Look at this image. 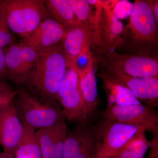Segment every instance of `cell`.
<instances>
[{
	"instance_id": "obj_30",
	"label": "cell",
	"mask_w": 158,
	"mask_h": 158,
	"mask_svg": "<svg viewBox=\"0 0 158 158\" xmlns=\"http://www.w3.org/2000/svg\"><path fill=\"white\" fill-rule=\"evenodd\" d=\"M12 157L6 152L0 153V158H12Z\"/></svg>"
},
{
	"instance_id": "obj_14",
	"label": "cell",
	"mask_w": 158,
	"mask_h": 158,
	"mask_svg": "<svg viewBox=\"0 0 158 158\" xmlns=\"http://www.w3.org/2000/svg\"><path fill=\"white\" fill-rule=\"evenodd\" d=\"M23 128V125L12 102L0 114V145L4 152L12 156L14 154Z\"/></svg>"
},
{
	"instance_id": "obj_26",
	"label": "cell",
	"mask_w": 158,
	"mask_h": 158,
	"mask_svg": "<svg viewBox=\"0 0 158 158\" xmlns=\"http://www.w3.org/2000/svg\"><path fill=\"white\" fill-rule=\"evenodd\" d=\"M7 77L6 58L4 49L0 48V78Z\"/></svg>"
},
{
	"instance_id": "obj_23",
	"label": "cell",
	"mask_w": 158,
	"mask_h": 158,
	"mask_svg": "<svg viewBox=\"0 0 158 158\" xmlns=\"http://www.w3.org/2000/svg\"><path fill=\"white\" fill-rule=\"evenodd\" d=\"M68 130L67 125L66 123L64 122L55 141L53 149V158H64V147Z\"/></svg>"
},
{
	"instance_id": "obj_16",
	"label": "cell",
	"mask_w": 158,
	"mask_h": 158,
	"mask_svg": "<svg viewBox=\"0 0 158 158\" xmlns=\"http://www.w3.org/2000/svg\"><path fill=\"white\" fill-rule=\"evenodd\" d=\"M98 76L102 81L104 88L106 94V108L141 103L129 89L109 76L104 71H102L99 74Z\"/></svg>"
},
{
	"instance_id": "obj_3",
	"label": "cell",
	"mask_w": 158,
	"mask_h": 158,
	"mask_svg": "<svg viewBox=\"0 0 158 158\" xmlns=\"http://www.w3.org/2000/svg\"><path fill=\"white\" fill-rule=\"evenodd\" d=\"M0 8L13 33L24 38L43 20L51 17L43 0H1Z\"/></svg>"
},
{
	"instance_id": "obj_9",
	"label": "cell",
	"mask_w": 158,
	"mask_h": 158,
	"mask_svg": "<svg viewBox=\"0 0 158 158\" xmlns=\"http://www.w3.org/2000/svg\"><path fill=\"white\" fill-rule=\"evenodd\" d=\"M130 16L129 27L135 39L138 41L156 42L158 23L148 1H135Z\"/></svg>"
},
{
	"instance_id": "obj_15",
	"label": "cell",
	"mask_w": 158,
	"mask_h": 158,
	"mask_svg": "<svg viewBox=\"0 0 158 158\" xmlns=\"http://www.w3.org/2000/svg\"><path fill=\"white\" fill-rule=\"evenodd\" d=\"M87 62L83 69L77 68L79 85L85 100L89 117L96 112L98 105V93L96 77L91 55L87 58Z\"/></svg>"
},
{
	"instance_id": "obj_4",
	"label": "cell",
	"mask_w": 158,
	"mask_h": 158,
	"mask_svg": "<svg viewBox=\"0 0 158 158\" xmlns=\"http://www.w3.org/2000/svg\"><path fill=\"white\" fill-rule=\"evenodd\" d=\"M96 143L95 158H113L131 138L146 128L122 124L102 118L93 128Z\"/></svg>"
},
{
	"instance_id": "obj_1",
	"label": "cell",
	"mask_w": 158,
	"mask_h": 158,
	"mask_svg": "<svg viewBox=\"0 0 158 158\" xmlns=\"http://www.w3.org/2000/svg\"><path fill=\"white\" fill-rule=\"evenodd\" d=\"M67 68L62 44L39 52L27 83L29 88L45 101L56 102L57 92Z\"/></svg>"
},
{
	"instance_id": "obj_17",
	"label": "cell",
	"mask_w": 158,
	"mask_h": 158,
	"mask_svg": "<svg viewBox=\"0 0 158 158\" xmlns=\"http://www.w3.org/2000/svg\"><path fill=\"white\" fill-rule=\"evenodd\" d=\"M45 4L51 17L65 31L83 25L77 19L69 0H47Z\"/></svg>"
},
{
	"instance_id": "obj_24",
	"label": "cell",
	"mask_w": 158,
	"mask_h": 158,
	"mask_svg": "<svg viewBox=\"0 0 158 158\" xmlns=\"http://www.w3.org/2000/svg\"><path fill=\"white\" fill-rule=\"evenodd\" d=\"M134 4L126 0L113 1V9L119 19H124L130 16L132 11Z\"/></svg>"
},
{
	"instance_id": "obj_11",
	"label": "cell",
	"mask_w": 158,
	"mask_h": 158,
	"mask_svg": "<svg viewBox=\"0 0 158 158\" xmlns=\"http://www.w3.org/2000/svg\"><path fill=\"white\" fill-rule=\"evenodd\" d=\"M96 154L95 138L88 124H76L69 129L64 158H95Z\"/></svg>"
},
{
	"instance_id": "obj_8",
	"label": "cell",
	"mask_w": 158,
	"mask_h": 158,
	"mask_svg": "<svg viewBox=\"0 0 158 158\" xmlns=\"http://www.w3.org/2000/svg\"><path fill=\"white\" fill-rule=\"evenodd\" d=\"M4 49L7 77L17 85L23 84L30 75L39 52L20 43H12Z\"/></svg>"
},
{
	"instance_id": "obj_6",
	"label": "cell",
	"mask_w": 158,
	"mask_h": 158,
	"mask_svg": "<svg viewBox=\"0 0 158 158\" xmlns=\"http://www.w3.org/2000/svg\"><path fill=\"white\" fill-rule=\"evenodd\" d=\"M101 115L104 119L118 123L142 127L153 132L158 131L157 112L153 107L142 103L106 108Z\"/></svg>"
},
{
	"instance_id": "obj_2",
	"label": "cell",
	"mask_w": 158,
	"mask_h": 158,
	"mask_svg": "<svg viewBox=\"0 0 158 158\" xmlns=\"http://www.w3.org/2000/svg\"><path fill=\"white\" fill-rule=\"evenodd\" d=\"M17 96L14 106L23 125L36 131L65 121L62 109L56 102L43 100L24 89L19 90Z\"/></svg>"
},
{
	"instance_id": "obj_19",
	"label": "cell",
	"mask_w": 158,
	"mask_h": 158,
	"mask_svg": "<svg viewBox=\"0 0 158 158\" xmlns=\"http://www.w3.org/2000/svg\"><path fill=\"white\" fill-rule=\"evenodd\" d=\"M146 131L136 134L119 150L113 158H143L152 143L148 140Z\"/></svg>"
},
{
	"instance_id": "obj_29",
	"label": "cell",
	"mask_w": 158,
	"mask_h": 158,
	"mask_svg": "<svg viewBox=\"0 0 158 158\" xmlns=\"http://www.w3.org/2000/svg\"><path fill=\"white\" fill-rule=\"evenodd\" d=\"M11 86L6 83L0 81V91L7 90V89H12Z\"/></svg>"
},
{
	"instance_id": "obj_28",
	"label": "cell",
	"mask_w": 158,
	"mask_h": 158,
	"mask_svg": "<svg viewBox=\"0 0 158 158\" xmlns=\"http://www.w3.org/2000/svg\"><path fill=\"white\" fill-rule=\"evenodd\" d=\"M150 152L148 158H158V146L153 144L151 146Z\"/></svg>"
},
{
	"instance_id": "obj_27",
	"label": "cell",
	"mask_w": 158,
	"mask_h": 158,
	"mask_svg": "<svg viewBox=\"0 0 158 158\" xmlns=\"http://www.w3.org/2000/svg\"><path fill=\"white\" fill-rule=\"evenodd\" d=\"M153 12L156 21L158 23V1H148Z\"/></svg>"
},
{
	"instance_id": "obj_18",
	"label": "cell",
	"mask_w": 158,
	"mask_h": 158,
	"mask_svg": "<svg viewBox=\"0 0 158 158\" xmlns=\"http://www.w3.org/2000/svg\"><path fill=\"white\" fill-rule=\"evenodd\" d=\"M22 135L15 154L16 158H42L36 131L23 125Z\"/></svg>"
},
{
	"instance_id": "obj_21",
	"label": "cell",
	"mask_w": 158,
	"mask_h": 158,
	"mask_svg": "<svg viewBox=\"0 0 158 158\" xmlns=\"http://www.w3.org/2000/svg\"><path fill=\"white\" fill-rule=\"evenodd\" d=\"M77 19L83 25L92 24L93 16L91 14L90 5L86 0H69Z\"/></svg>"
},
{
	"instance_id": "obj_10",
	"label": "cell",
	"mask_w": 158,
	"mask_h": 158,
	"mask_svg": "<svg viewBox=\"0 0 158 158\" xmlns=\"http://www.w3.org/2000/svg\"><path fill=\"white\" fill-rule=\"evenodd\" d=\"M93 35L88 26H78L65 31L61 44L67 66H77L80 58L91 55L89 48Z\"/></svg>"
},
{
	"instance_id": "obj_13",
	"label": "cell",
	"mask_w": 158,
	"mask_h": 158,
	"mask_svg": "<svg viewBox=\"0 0 158 158\" xmlns=\"http://www.w3.org/2000/svg\"><path fill=\"white\" fill-rule=\"evenodd\" d=\"M64 28L52 17L43 20L20 43L40 52L59 43L65 34Z\"/></svg>"
},
{
	"instance_id": "obj_25",
	"label": "cell",
	"mask_w": 158,
	"mask_h": 158,
	"mask_svg": "<svg viewBox=\"0 0 158 158\" xmlns=\"http://www.w3.org/2000/svg\"><path fill=\"white\" fill-rule=\"evenodd\" d=\"M19 90L7 89L0 91V114L12 102L17 96Z\"/></svg>"
},
{
	"instance_id": "obj_5",
	"label": "cell",
	"mask_w": 158,
	"mask_h": 158,
	"mask_svg": "<svg viewBox=\"0 0 158 158\" xmlns=\"http://www.w3.org/2000/svg\"><path fill=\"white\" fill-rule=\"evenodd\" d=\"M65 119L76 124H88V110L79 85L77 66H67L57 94Z\"/></svg>"
},
{
	"instance_id": "obj_22",
	"label": "cell",
	"mask_w": 158,
	"mask_h": 158,
	"mask_svg": "<svg viewBox=\"0 0 158 158\" xmlns=\"http://www.w3.org/2000/svg\"><path fill=\"white\" fill-rule=\"evenodd\" d=\"M14 38V35L8 25L6 15L0 8V48H5L11 44Z\"/></svg>"
},
{
	"instance_id": "obj_20",
	"label": "cell",
	"mask_w": 158,
	"mask_h": 158,
	"mask_svg": "<svg viewBox=\"0 0 158 158\" xmlns=\"http://www.w3.org/2000/svg\"><path fill=\"white\" fill-rule=\"evenodd\" d=\"M64 122L65 121L59 123L49 127L44 128L36 131L42 158H53L55 141Z\"/></svg>"
},
{
	"instance_id": "obj_12",
	"label": "cell",
	"mask_w": 158,
	"mask_h": 158,
	"mask_svg": "<svg viewBox=\"0 0 158 158\" xmlns=\"http://www.w3.org/2000/svg\"><path fill=\"white\" fill-rule=\"evenodd\" d=\"M109 76L129 89L141 103L157 107L158 77H137L116 72L106 69L104 70Z\"/></svg>"
},
{
	"instance_id": "obj_7",
	"label": "cell",
	"mask_w": 158,
	"mask_h": 158,
	"mask_svg": "<svg viewBox=\"0 0 158 158\" xmlns=\"http://www.w3.org/2000/svg\"><path fill=\"white\" fill-rule=\"evenodd\" d=\"M105 68L137 77H158L157 59L151 57L109 52L105 56Z\"/></svg>"
}]
</instances>
